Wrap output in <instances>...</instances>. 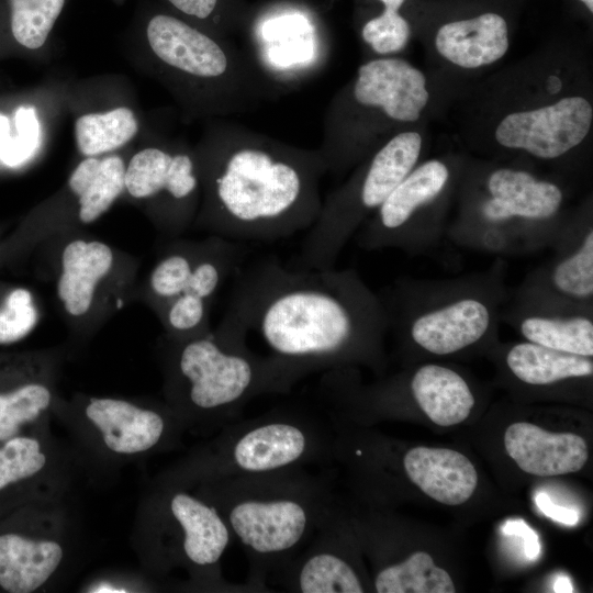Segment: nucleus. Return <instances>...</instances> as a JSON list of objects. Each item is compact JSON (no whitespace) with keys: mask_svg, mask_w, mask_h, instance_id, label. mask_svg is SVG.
Listing matches in <instances>:
<instances>
[{"mask_svg":"<svg viewBox=\"0 0 593 593\" xmlns=\"http://www.w3.org/2000/svg\"><path fill=\"white\" fill-rule=\"evenodd\" d=\"M175 14L226 37L247 31L256 8L246 0H164Z\"/></svg>","mask_w":593,"mask_h":593,"instance_id":"30","label":"nucleus"},{"mask_svg":"<svg viewBox=\"0 0 593 593\" xmlns=\"http://www.w3.org/2000/svg\"><path fill=\"white\" fill-rule=\"evenodd\" d=\"M15 135L7 116L0 114V158L8 165L29 159L40 145V123L33 107H21L14 116Z\"/></svg>","mask_w":593,"mask_h":593,"instance_id":"34","label":"nucleus"},{"mask_svg":"<svg viewBox=\"0 0 593 593\" xmlns=\"http://www.w3.org/2000/svg\"><path fill=\"white\" fill-rule=\"evenodd\" d=\"M333 456L325 423L296 409L278 407L233 423L165 477L163 484L202 482L304 468Z\"/></svg>","mask_w":593,"mask_h":593,"instance_id":"5","label":"nucleus"},{"mask_svg":"<svg viewBox=\"0 0 593 593\" xmlns=\"http://www.w3.org/2000/svg\"><path fill=\"white\" fill-rule=\"evenodd\" d=\"M378 593H454L455 584L441 568L435 566L433 558L417 551L404 561L379 570L374 578Z\"/></svg>","mask_w":593,"mask_h":593,"instance_id":"27","label":"nucleus"},{"mask_svg":"<svg viewBox=\"0 0 593 593\" xmlns=\"http://www.w3.org/2000/svg\"><path fill=\"white\" fill-rule=\"evenodd\" d=\"M527 342L563 353L592 357L593 323L584 315H527L519 322Z\"/></svg>","mask_w":593,"mask_h":593,"instance_id":"26","label":"nucleus"},{"mask_svg":"<svg viewBox=\"0 0 593 593\" xmlns=\"http://www.w3.org/2000/svg\"><path fill=\"white\" fill-rule=\"evenodd\" d=\"M180 249L164 257L154 268L149 286L154 295L165 304L184 290L192 269L205 249Z\"/></svg>","mask_w":593,"mask_h":593,"instance_id":"35","label":"nucleus"},{"mask_svg":"<svg viewBox=\"0 0 593 593\" xmlns=\"http://www.w3.org/2000/svg\"><path fill=\"white\" fill-rule=\"evenodd\" d=\"M125 166L112 155L98 159L88 157L72 171L68 184L79 200V219L92 223L100 217L125 189Z\"/></svg>","mask_w":593,"mask_h":593,"instance_id":"23","label":"nucleus"},{"mask_svg":"<svg viewBox=\"0 0 593 593\" xmlns=\"http://www.w3.org/2000/svg\"><path fill=\"white\" fill-rule=\"evenodd\" d=\"M124 181L134 198L164 194L179 206L192 201L200 183L195 163L189 154L156 147L144 148L131 158Z\"/></svg>","mask_w":593,"mask_h":593,"instance_id":"19","label":"nucleus"},{"mask_svg":"<svg viewBox=\"0 0 593 593\" xmlns=\"http://www.w3.org/2000/svg\"><path fill=\"white\" fill-rule=\"evenodd\" d=\"M158 561L187 569L195 585L220 592H251L228 583L221 559L232 534L217 510L188 488L163 484L158 506Z\"/></svg>","mask_w":593,"mask_h":593,"instance_id":"7","label":"nucleus"},{"mask_svg":"<svg viewBox=\"0 0 593 593\" xmlns=\"http://www.w3.org/2000/svg\"><path fill=\"white\" fill-rule=\"evenodd\" d=\"M403 468L422 492L447 505L468 501L478 483L474 466L465 455L452 449L411 448L403 457Z\"/></svg>","mask_w":593,"mask_h":593,"instance_id":"20","label":"nucleus"},{"mask_svg":"<svg viewBox=\"0 0 593 593\" xmlns=\"http://www.w3.org/2000/svg\"><path fill=\"white\" fill-rule=\"evenodd\" d=\"M506 363L521 381L546 385L569 378L591 377V357L551 349L526 342L513 346L506 355Z\"/></svg>","mask_w":593,"mask_h":593,"instance_id":"24","label":"nucleus"},{"mask_svg":"<svg viewBox=\"0 0 593 593\" xmlns=\"http://www.w3.org/2000/svg\"><path fill=\"white\" fill-rule=\"evenodd\" d=\"M492 317L491 307L482 299L462 296L403 320V325L409 326L417 346L435 355H449L480 340Z\"/></svg>","mask_w":593,"mask_h":593,"instance_id":"16","label":"nucleus"},{"mask_svg":"<svg viewBox=\"0 0 593 593\" xmlns=\"http://www.w3.org/2000/svg\"><path fill=\"white\" fill-rule=\"evenodd\" d=\"M506 536H521L524 540L525 555L529 560H536L540 553V544L536 532L523 519H510L502 526Z\"/></svg>","mask_w":593,"mask_h":593,"instance_id":"37","label":"nucleus"},{"mask_svg":"<svg viewBox=\"0 0 593 593\" xmlns=\"http://www.w3.org/2000/svg\"><path fill=\"white\" fill-rule=\"evenodd\" d=\"M508 456L529 474L550 477L577 472L585 465V440L572 433H549L534 424L517 422L504 434Z\"/></svg>","mask_w":593,"mask_h":593,"instance_id":"17","label":"nucleus"},{"mask_svg":"<svg viewBox=\"0 0 593 593\" xmlns=\"http://www.w3.org/2000/svg\"><path fill=\"white\" fill-rule=\"evenodd\" d=\"M65 3L66 0H8L14 40L26 48L42 47Z\"/></svg>","mask_w":593,"mask_h":593,"instance_id":"31","label":"nucleus"},{"mask_svg":"<svg viewBox=\"0 0 593 593\" xmlns=\"http://www.w3.org/2000/svg\"><path fill=\"white\" fill-rule=\"evenodd\" d=\"M550 282L561 295L573 300H589L593 294V232L589 228L578 247L559 262L550 275Z\"/></svg>","mask_w":593,"mask_h":593,"instance_id":"33","label":"nucleus"},{"mask_svg":"<svg viewBox=\"0 0 593 593\" xmlns=\"http://www.w3.org/2000/svg\"><path fill=\"white\" fill-rule=\"evenodd\" d=\"M422 147L418 132L402 130L361 160L351 177L323 199L318 217L306 231L298 256L288 266L334 268L355 231L417 166Z\"/></svg>","mask_w":593,"mask_h":593,"instance_id":"6","label":"nucleus"},{"mask_svg":"<svg viewBox=\"0 0 593 593\" xmlns=\"http://www.w3.org/2000/svg\"><path fill=\"white\" fill-rule=\"evenodd\" d=\"M332 100L378 108L394 131L421 118L429 102V90L423 71L411 63L380 56L361 64L354 78Z\"/></svg>","mask_w":593,"mask_h":593,"instance_id":"11","label":"nucleus"},{"mask_svg":"<svg viewBox=\"0 0 593 593\" xmlns=\"http://www.w3.org/2000/svg\"><path fill=\"white\" fill-rule=\"evenodd\" d=\"M54 461L52 448L37 433L20 434L0 443V496L49 475Z\"/></svg>","mask_w":593,"mask_h":593,"instance_id":"25","label":"nucleus"},{"mask_svg":"<svg viewBox=\"0 0 593 593\" xmlns=\"http://www.w3.org/2000/svg\"><path fill=\"white\" fill-rule=\"evenodd\" d=\"M316 19L305 7L295 3H277L265 9L255 10L247 30L258 41L256 55L261 56L256 63L276 83L280 77L296 76L294 55L299 47L304 51L305 44L317 46L318 38Z\"/></svg>","mask_w":593,"mask_h":593,"instance_id":"14","label":"nucleus"},{"mask_svg":"<svg viewBox=\"0 0 593 593\" xmlns=\"http://www.w3.org/2000/svg\"><path fill=\"white\" fill-rule=\"evenodd\" d=\"M67 551L64 519L53 506L33 522L0 529V590L33 593L47 588Z\"/></svg>","mask_w":593,"mask_h":593,"instance_id":"9","label":"nucleus"},{"mask_svg":"<svg viewBox=\"0 0 593 593\" xmlns=\"http://www.w3.org/2000/svg\"><path fill=\"white\" fill-rule=\"evenodd\" d=\"M195 486L242 545L251 592L269 591L267 580L335 514L325 480L303 468L211 480Z\"/></svg>","mask_w":593,"mask_h":593,"instance_id":"3","label":"nucleus"},{"mask_svg":"<svg viewBox=\"0 0 593 593\" xmlns=\"http://www.w3.org/2000/svg\"><path fill=\"white\" fill-rule=\"evenodd\" d=\"M137 120L128 108H116L105 113H89L75 124L78 149L92 157L126 144L137 132Z\"/></svg>","mask_w":593,"mask_h":593,"instance_id":"29","label":"nucleus"},{"mask_svg":"<svg viewBox=\"0 0 593 593\" xmlns=\"http://www.w3.org/2000/svg\"><path fill=\"white\" fill-rule=\"evenodd\" d=\"M555 592H573V586L570 579L566 575H560L555 580Z\"/></svg>","mask_w":593,"mask_h":593,"instance_id":"40","label":"nucleus"},{"mask_svg":"<svg viewBox=\"0 0 593 593\" xmlns=\"http://www.w3.org/2000/svg\"><path fill=\"white\" fill-rule=\"evenodd\" d=\"M434 46L445 61L461 69H479L506 55L510 48L508 24L496 12L454 20L437 29Z\"/></svg>","mask_w":593,"mask_h":593,"instance_id":"18","label":"nucleus"},{"mask_svg":"<svg viewBox=\"0 0 593 593\" xmlns=\"http://www.w3.org/2000/svg\"><path fill=\"white\" fill-rule=\"evenodd\" d=\"M112 264V250L102 242L76 239L64 248L57 293L69 314L80 316L89 311L97 284Z\"/></svg>","mask_w":593,"mask_h":593,"instance_id":"21","label":"nucleus"},{"mask_svg":"<svg viewBox=\"0 0 593 593\" xmlns=\"http://www.w3.org/2000/svg\"><path fill=\"white\" fill-rule=\"evenodd\" d=\"M234 279L226 313L305 376L371 354L389 323L353 269H295L269 256Z\"/></svg>","mask_w":593,"mask_h":593,"instance_id":"1","label":"nucleus"},{"mask_svg":"<svg viewBox=\"0 0 593 593\" xmlns=\"http://www.w3.org/2000/svg\"><path fill=\"white\" fill-rule=\"evenodd\" d=\"M411 391L422 411L439 426L463 422L474 405L473 394L465 379L439 365L418 368L411 379Z\"/></svg>","mask_w":593,"mask_h":593,"instance_id":"22","label":"nucleus"},{"mask_svg":"<svg viewBox=\"0 0 593 593\" xmlns=\"http://www.w3.org/2000/svg\"><path fill=\"white\" fill-rule=\"evenodd\" d=\"M247 329L226 313L214 333L179 342L169 369L170 407L183 424L223 425L254 398L287 393L306 376L247 345Z\"/></svg>","mask_w":593,"mask_h":593,"instance_id":"4","label":"nucleus"},{"mask_svg":"<svg viewBox=\"0 0 593 593\" xmlns=\"http://www.w3.org/2000/svg\"><path fill=\"white\" fill-rule=\"evenodd\" d=\"M134 586L124 584L123 580H94L87 586V592L93 593H112V592H133Z\"/></svg>","mask_w":593,"mask_h":593,"instance_id":"39","label":"nucleus"},{"mask_svg":"<svg viewBox=\"0 0 593 593\" xmlns=\"http://www.w3.org/2000/svg\"><path fill=\"white\" fill-rule=\"evenodd\" d=\"M83 422L113 457H137L172 444L183 422L171 409H156L114 398H91Z\"/></svg>","mask_w":593,"mask_h":593,"instance_id":"10","label":"nucleus"},{"mask_svg":"<svg viewBox=\"0 0 593 593\" xmlns=\"http://www.w3.org/2000/svg\"><path fill=\"white\" fill-rule=\"evenodd\" d=\"M326 172L318 148L225 124L205 159L204 222L216 236L242 243L306 232L320 215Z\"/></svg>","mask_w":593,"mask_h":593,"instance_id":"2","label":"nucleus"},{"mask_svg":"<svg viewBox=\"0 0 593 593\" xmlns=\"http://www.w3.org/2000/svg\"><path fill=\"white\" fill-rule=\"evenodd\" d=\"M37 318L31 292L23 288L12 290L0 310V345L24 338L35 327Z\"/></svg>","mask_w":593,"mask_h":593,"instance_id":"36","label":"nucleus"},{"mask_svg":"<svg viewBox=\"0 0 593 593\" xmlns=\"http://www.w3.org/2000/svg\"><path fill=\"white\" fill-rule=\"evenodd\" d=\"M579 1L582 2L591 13L593 12V0H579Z\"/></svg>","mask_w":593,"mask_h":593,"instance_id":"41","label":"nucleus"},{"mask_svg":"<svg viewBox=\"0 0 593 593\" xmlns=\"http://www.w3.org/2000/svg\"><path fill=\"white\" fill-rule=\"evenodd\" d=\"M486 192L480 212L483 220L491 224L513 219L545 222L559 212L563 201V192L555 182L506 167L489 175Z\"/></svg>","mask_w":593,"mask_h":593,"instance_id":"15","label":"nucleus"},{"mask_svg":"<svg viewBox=\"0 0 593 593\" xmlns=\"http://www.w3.org/2000/svg\"><path fill=\"white\" fill-rule=\"evenodd\" d=\"M340 523L336 513L315 533L307 547L271 578L289 592L362 593L363 584L339 550Z\"/></svg>","mask_w":593,"mask_h":593,"instance_id":"12","label":"nucleus"},{"mask_svg":"<svg viewBox=\"0 0 593 593\" xmlns=\"http://www.w3.org/2000/svg\"><path fill=\"white\" fill-rule=\"evenodd\" d=\"M535 504L549 518L567 526H574L579 523L578 511L558 505L551 501L545 492H538L535 496Z\"/></svg>","mask_w":593,"mask_h":593,"instance_id":"38","label":"nucleus"},{"mask_svg":"<svg viewBox=\"0 0 593 593\" xmlns=\"http://www.w3.org/2000/svg\"><path fill=\"white\" fill-rule=\"evenodd\" d=\"M449 177L448 166L439 159L416 166L363 222L359 245L366 249L400 245L414 215L443 192Z\"/></svg>","mask_w":593,"mask_h":593,"instance_id":"13","label":"nucleus"},{"mask_svg":"<svg viewBox=\"0 0 593 593\" xmlns=\"http://www.w3.org/2000/svg\"><path fill=\"white\" fill-rule=\"evenodd\" d=\"M593 124L591 101L580 94L521 109L503 115L494 127L495 142L541 160H555L578 147Z\"/></svg>","mask_w":593,"mask_h":593,"instance_id":"8","label":"nucleus"},{"mask_svg":"<svg viewBox=\"0 0 593 593\" xmlns=\"http://www.w3.org/2000/svg\"><path fill=\"white\" fill-rule=\"evenodd\" d=\"M53 403L51 388L38 380L0 390V443L38 425Z\"/></svg>","mask_w":593,"mask_h":593,"instance_id":"28","label":"nucleus"},{"mask_svg":"<svg viewBox=\"0 0 593 593\" xmlns=\"http://www.w3.org/2000/svg\"><path fill=\"white\" fill-rule=\"evenodd\" d=\"M377 1L383 9L363 22L360 36L376 55L392 56L402 52L411 38V25L400 12L406 0Z\"/></svg>","mask_w":593,"mask_h":593,"instance_id":"32","label":"nucleus"}]
</instances>
